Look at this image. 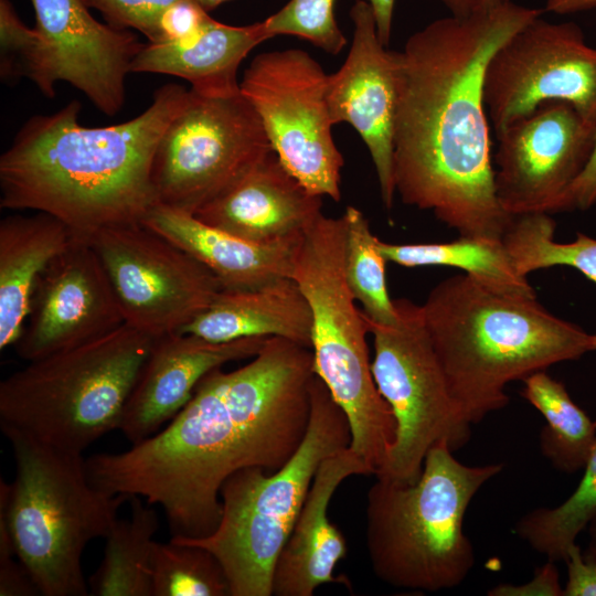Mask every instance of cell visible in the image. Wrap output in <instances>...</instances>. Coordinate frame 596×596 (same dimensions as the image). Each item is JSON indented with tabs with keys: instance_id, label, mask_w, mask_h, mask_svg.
I'll use <instances>...</instances> for the list:
<instances>
[{
	"instance_id": "8fae6325",
	"label": "cell",
	"mask_w": 596,
	"mask_h": 596,
	"mask_svg": "<svg viewBox=\"0 0 596 596\" xmlns=\"http://www.w3.org/2000/svg\"><path fill=\"white\" fill-rule=\"evenodd\" d=\"M270 151L259 117L241 92L204 96L190 89L155 153L157 203L194 214Z\"/></svg>"
},
{
	"instance_id": "d4e9b609",
	"label": "cell",
	"mask_w": 596,
	"mask_h": 596,
	"mask_svg": "<svg viewBox=\"0 0 596 596\" xmlns=\"http://www.w3.org/2000/svg\"><path fill=\"white\" fill-rule=\"evenodd\" d=\"M74 234L46 213L10 215L0 222V349L15 345L30 311L34 287Z\"/></svg>"
},
{
	"instance_id": "5bb4252c",
	"label": "cell",
	"mask_w": 596,
	"mask_h": 596,
	"mask_svg": "<svg viewBox=\"0 0 596 596\" xmlns=\"http://www.w3.org/2000/svg\"><path fill=\"white\" fill-rule=\"evenodd\" d=\"M483 98L497 136L549 102L568 103L596 125V49L577 24L552 23L540 15L491 56Z\"/></svg>"
},
{
	"instance_id": "83f0119b",
	"label": "cell",
	"mask_w": 596,
	"mask_h": 596,
	"mask_svg": "<svg viewBox=\"0 0 596 596\" xmlns=\"http://www.w3.org/2000/svg\"><path fill=\"white\" fill-rule=\"evenodd\" d=\"M521 395L545 418L542 454L552 466L572 473L584 468L596 441V422L571 398L565 385L543 371L526 376Z\"/></svg>"
},
{
	"instance_id": "4316f807",
	"label": "cell",
	"mask_w": 596,
	"mask_h": 596,
	"mask_svg": "<svg viewBox=\"0 0 596 596\" xmlns=\"http://www.w3.org/2000/svg\"><path fill=\"white\" fill-rule=\"evenodd\" d=\"M387 262L404 267L458 268L501 291L536 297L528 277L515 269L502 240L459 236L446 243L393 244L377 240Z\"/></svg>"
},
{
	"instance_id": "484cf974",
	"label": "cell",
	"mask_w": 596,
	"mask_h": 596,
	"mask_svg": "<svg viewBox=\"0 0 596 596\" xmlns=\"http://www.w3.org/2000/svg\"><path fill=\"white\" fill-rule=\"evenodd\" d=\"M131 513L117 519L105 538L103 560L88 579L94 596H152L151 554L158 514L141 497L129 498Z\"/></svg>"
},
{
	"instance_id": "4fadbf2b",
	"label": "cell",
	"mask_w": 596,
	"mask_h": 596,
	"mask_svg": "<svg viewBox=\"0 0 596 596\" xmlns=\"http://www.w3.org/2000/svg\"><path fill=\"white\" fill-rule=\"evenodd\" d=\"M87 241L106 269L125 324L155 338L180 332L223 290L209 268L142 223L106 227Z\"/></svg>"
},
{
	"instance_id": "cb8c5ba5",
	"label": "cell",
	"mask_w": 596,
	"mask_h": 596,
	"mask_svg": "<svg viewBox=\"0 0 596 596\" xmlns=\"http://www.w3.org/2000/svg\"><path fill=\"white\" fill-rule=\"evenodd\" d=\"M312 317L291 277L255 289L222 290L211 306L179 333L212 342L279 337L311 349Z\"/></svg>"
},
{
	"instance_id": "277c9868",
	"label": "cell",
	"mask_w": 596,
	"mask_h": 596,
	"mask_svg": "<svg viewBox=\"0 0 596 596\" xmlns=\"http://www.w3.org/2000/svg\"><path fill=\"white\" fill-rule=\"evenodd\" d=\"M421 307L450 393L471 424L508 405L509 383L590 351V334L536 297L467 274L439 281Z\"/></svg>"
},
{
	"instance_id": "60d3db41",
	"label": "cell",
	"mask_w": 596,
	"mask_h": 596,
	"mask_svg": "<svg viewBox=\"0 0 596 596\" xmlns=\"http://www.w3.org/2000/svg\"><path fill=\"white\" fill-rule=\"evenodd\" d=\"M370 4L375 19L377 34L384 45H389L392 32L395 0H364Z\"/></svg>"
},
{
	"instance_id": "d6a6232c",
	"label": "cell",
	"mask_w": 596,
	"mask_h": 596,
	"mask_svg": "<svg viewBox=\"0 0 596 596\" xmlns=\"http://www.w3.org/2000/svg\"><path fill=\"white\" fill-rule=\"evenodd\" d=\"M336 0H290L264 20L268 34L299 36L329 54H338L347 38L337 23Z\"/></svg>"
},
{
	"instance_id": "3957f363",
	"label": "cell",
	"mask_w": 596,
	"mask_h": 596,
	"mask_svg": "<svg viewBox=\"0 0 596 596\" xmlns=\"http://www.w3.org/2000/svg\"><path fill=\"white\" fill-rule=\"evenodd\" d=\"M189 96L183 86L167 84L139 116L105 127L82 126L77 100L31 117L0 157V206L46 213L85 240L141 223L157 204L158 143Z\"/></svg>"
},
{
	"instance_id": "d590c367",
	"label": "cell",
	"mask_w": 596,
	"mask_h": 596,
	"mask_svg": "<svg viewBox=\"0 0 596 596\" xmlns=\"http://www.w3.org/2000/svg\"><path fill=\"white\" fill-rule=\"evenodd\" d=\"M211 19L196 0H179L161 14L153 43L184 42L195 36Z\"/></svg>"
},
{
	"instance_id": "f35d334b",
	"label": "cell",
	"mask_w": 596,
	"mask_h": 596,
	"mask_svg": "<svg viewBox=\"0 0 596 596\" xmlns=\"http://www.w3.org/2000/svg\"><path fill=\"white\" fill-rule=\"evenodd\" d=\"M555 562L547 561L535 570L533 578L522 585L502 583L488 592L490 596H563Z\"/></svg>"
},
{
	"instance_id": "1f68e13d",
	"label": "cell",
	"mask_w": 596,
	"mask_h": 596,
	"mask_svg": "<svg viewBox=\"0 0 596 596\" xmlns=\"http://www.w3.org/2000/svg\"><path fill=\"white\" fill-rule=\"evenodd\" d=\"M152 596H231L226 574L207 550L170 539L153 543Z\"/></svg>"
},
{
	"instance_id": "ffe728a7",
	"label": "cell",
	"mask_w": 596,
	"mask_h": 596,
	"mask_svg": "<svg viewBox=\"0 0 596 596\" xmlns=\"http://www.w3.org/2000/svg\"><path fill=\"white\" fill-rule=\"evenodd\" d=\"M321 199L309 192L270 151L193 215L252 243L294 244L322 214Z\"/></svg>"
},
{
	"instance_id": "bcb514c9",
	"label": "cell",
	"mask_w": 596,
	"mask_h": 596,
	"mask_svg": "<svg viewBox=\"0 0 596 596\" xmlns=\"http://www.w3.org/2000/svg\"><path fill=\"white\" fill-rule=\"evenodd\" d=\"M590 351H596V333L590 334Z\"/></svg>"
},
{
	"instance_id": "30bf717a",
	"label": "cell",
	"mask_w": 596,
	"mask_h": 596,
	"mask_svg": "<svg viewBox=\"0 0 596 596\" xmlns=\"http://www.w3.org/2000/svg\"><path fill=\"white\" fill-rule=\"evenodd\" d=\"M394 304L398 316L394 324L375 323L363 315L373 336L372 374L396 423L394 443L375 477L412 483L434 445L460 449L470 439L472 424L450 393L422 307L406 298Z\"/></svg>"
},
{
	"instance_id": "d6986e66",
	"label": "cell",
	"mask_w": 596,
	"mask_h": 596,
	"mask_svg": "<svg viewBox=\"0 0 596 596\" xmlns=\"http://www.w3.org/2000/svg\"><path fill=\"white\" fill-rule=\"evenodd\" d=\"M267 339L212 342L179 332L157 338L127 401L119 430L131 445L155 435L188 404L203 376L228 362L252 359Z\"/></svg>"
},
{
	"instance_id": "ac0fdd59",
	"label": "cell",
	"mask_w": 596,
	"mask_h": 596,
	"mask_svg": "<svg viewBox=\"0 0 596 596\" xmlns=\"http://www.w3.org/2000/svg\"><path fill=\"white\" fill-rule=\"evenodd\" d=\"M350 18L354 25L350 51L341 67L328 75L329 113L333 125L348 123L362 138L376 171L382 201L391 210L396 194L393 171L395 52L381 42L368 2L356 0Z\"/></svg>"
},
{
	"instance_id": "8d00e7d4",
	"label": "cell",
	"mask_w": 596,
	"mask_h": 596,
	"mask_svg": "<svg viewBox=\"0 0 596 596\" xmlns=\"http://www.w3.org/2000/svg\"><path fill=\"white\" fill-rule=\"evenodd\" d=\"M0 595H40L31 575L15 554L7 523L2 517H0Z\"/></svg>"
},
{
	"instance_id": "f546056e",
	"label": "cell",
	"mask_w": 596,
	"mask_h": 596,
	"mask_svg": "<svg viewBox=\"0 0 596 596\" xmlns=\"http://www.w3.org/2000/svg\"><path fill=\"white\" fill-rule=\"evenodd\" d=\"M341 216L344 224L343 269L350 291L361 302L366 319L380 324L396 323L397 310L386 284L387 260L377 247L379 238L359 209L347 206Z\"/></svg>"
},
{
	"instance_id": "2e32d148",
	"label": "cell",
	"mask_w": 596,
	"mask_h": 596,
	"mask_svg": "<svg viewBox=\"0 0 596 596\" xmlns=\"http://www.w3.org/2000/svg\"><path fill=\"white\" fill-rule=\"evenodd\" d=\"M596 125L565 102H549L497 136L494 187L511 216L555 213L590 157Z\"/></svg>"
},
{
	"instance_id": "6da1fadb",
	"label": "cell",
	"mask_w": 596,
	"mask_h": 596,
	"mask_svg": "<svg viewBox=\"0 0 596 596\" xmlns=\"http://www.w3.org/2000/svg\"><path fill=\"white\" fill-rule=\"evenodd\" d=\"M311 349L269 337L249 362L216 368L168 425L118 454L86 459L94 486L160 505L172 536L203 538L222 515L220 491L236 471L281 468L308 429Z\"/></svg>"
},
{
	"instance_id": "4dcf8cb0",
	"label": "cell",
	"mask_w": 596,
	"mask_h": 596,
	"mask_svg": "<svg viewBox=\"0 0 596 596\" xmlns=\"http://www.w3.org/2000/svg\"><path fill=\"white\" fill-rule=\"evenodd\" d=\"M574 492L555 508H540L523 515L515 532L549 561H565L577 535L596 518V441Z\"/></svg>"
},
{
	"instance_id": "74e56055",
	"label": "cell",
	"mask_w": 596,
	"mask_h": 596,
	"mask_svg": "<svg viewBox=\"0 0 596 596\" xmlns=\"http://www.w3.org/2000/svg\"><path fill=\"white\" fill-rule=\"evenodd\" d=\"M567 583L563 596H596V556H584L581 547L574 543L567 551Z\"/></svg>"
},
{
	"instance_id": "7c38bea8",
	"label": "cell",
	"mask_w": 596,
	"mask_h": 596,
	"mask_svg": "<svg viewBox=\"0 0 596 596\" xmlns=\"http://www.w3.org/2000/svg\"><path fill=\"white\" fill-rule=\"evenodd\" d=\"M327 81L308 52L285 49L256 55L240 89L284 167L309 192L338 202L344 161L331 131Z\"/></svg>"
},
{
	"instance_id": "f6af8a7d",
	"label": "cell",
	"mask_w": 596,
	"mask_h": 596,
	"mask_svg": "<svg viewBox=\"0 0 596 596\" xmlns=\"http://www.w3.org/2000/svg\"><path fill=\"white\" fill-rule=\"evenodd\" d=\"M592 523V543L588 549V553L596 556V518L590 522Z\"/></svg>"
},
{
	"instance_id": "7bdbcfd3",
	"label": "cell",
	"mask_w": 596,
	"mask_h": 596,
	"mask_svg": "<svg viewBox=\"0 0 596 596\" xmlns=\"http://www.w3.org/2000/svg\"><path fill=\"white\" fill-rule=\"evenodd\" d=\"M596 8V0H546L545 11L555 14H571Z\"/></svg>"
},
{
	"instance_id": "7a4b0ae2",
	"label": "cell",
	"mask_w": 596,
	"mask_h": 596,
	"mask_svg": "<svg viewBox=\"0 0 596 596\" xmlns=\"http://www.w3.org/2000/svg\"><path fill=\"white\" fill-rule=\"evenodd\" d=\"M543 10L511 0L437 19L395 52V192L459 236L502 240L513 216L494 187L483 77L494 52Z\"/></svg>"
},
{
	"instance_id": "8992f818",
	"label": "cell",
	"mask_w": 596,
	"mask_h": 596,
	"mask_svg": "<svg viewBox=\"0 0 596 596\" xmlns=\"http://www.w3.org/2000/svg\"><path fill=\"white\" fill-rule=\"evenodd\" d=\"M0 427L15 461L14 480L0 482V517L17 556L40 595H88L84 550L108 535L129 498L94 486L82 454L52 447L11 426Z\"/></svg>"
},
{
	"instance_id": "836d02e7",
	"label": "cell",
	"mask_w": 596,
	"mask_h": 596,
	"mask_svg": "<svg viewBox=\"0 0 596 596\" xmlns=\"http://www.w3.org/2000/svg\"><path fill=\"white\" fill-rule=\"evenodd\" d=\"M179 0H84L102 12L107 23L118 29H135L153 43L163 11Z\"/></svg>"
},
{
	"instance_id": "e575fe53",
	"label": "cell",
	"mask_w": 596,
	"mask_h": 596,
	"mask_svg": "<svg viewBox=\"0 0 596 596\" xmlns=\"http://www.w3.org/2000/svg\"><path fill=\"white\" fill-rule=\"evenodd\" d=\"M38 43V32L17 15L10 0H0L1 75L24 74L29 56Z\"/></svg>"
},
{
	"instance_id": "7402d4cb",
	"label": "cell",
	"mask_w": 596,
	"mask_h": 596,
	"mask_svg": "<svg viewBox=\"0 0 596 596\" xmlns=\"http://www.w3.org/2000/svg\"><path fill=\"white\" fill-rule=\"evenodd\" d=\"M209 268L224 290H247L290 277L297 243L262 245L160 203L141 222Z\"/></svg>"
},
{
	"instance_id": "f1b7e54d",
	"label": "cell",
	"mask_w": 596,
	"mask_h": 596,
	"mask_svg": "<svg viewBox=\"0 0 596 596\" xmlns=\"http://www.w3.org/2000/svg\"><path fill=\"white\" fill-rule=\"evenodd\" d=\"M555 221L547 213L513 216L502 242L522 276L553 266H568L596 284V240L577 233L576 240H554Z\"/></svg>"
},
{
	"instance_id": "44dd1931",
	"label": "cell",
	"mask_w": 596,
	"mask_h": 596,
	"mask_svg": "<svg viewBox=\"0 0 596 596\" xmlns=\"http://www.w3.org/2000/svg\"><path fill=\"white\" fill-rule=\"evenodd\" d=\"M356 475L373 472L350 446L320 464L275 563L273 595L312 596L324 584H341L351 588L347 577L334 573L337 564L347 555V543L341 531L330 521L328 508L342 481Z\"/></svg>"
},
{
	"instance_id": "ee69618b",
	"label": "cell",
	"mask_w": 596,
	"mask_h": 596,
	"mask_svg": "<svg viewBox=\"0 0 596 596\" xmlns=\"http://www.w3.org/2000/svg\"><path fill=\"white\" fill-rule=\"evenodd\" d=\"M207 12L228 0H196Z\"/></svg>"
},
{
	"instance_id": "5b68a950",
	"label": "cell",
	"mask_w": 596,
	"mask_h": 596,
	"mask_svg": "<svg viewBox=\"0 0 596 596\" xmlns=\"http://www.w3.org/2000/svg\"><path fill=\"white\" fill-rule=\"evenodd\" d=\"M502 464L468 466L446 443L427 453L412 483L376 477L366 496L365 542L373 573L400 588L438 592L460 585L475 565L464 518Z\"/></svg>"
},
{
	"instance_id": "ba28073f",
	"label": "cell",
	"mask_w": 596,
	"mask_h": 596,
	"mask_svg": "<svg viewBox=\"0 0 596 596\" xmlns=\"http://www.w3.org/2000/svg\"><path fill=\"white\" fill-rule=\"evenodd\" d=\"M156 339L123 324L94 341L31 361L0 383V425L83 454L119 429Z\"/></svg>"
},
{
	"instance_id": "e0dca14e",
	"label": "cell",
	"mask_w": 596,
	"mask_h": 596,
	"mask_svg": "<svg viewBox=\"0 0 596 596\" xmlns=\"http://www.w3.org/2000/svg\"><path fill=\"white\" fill-rule=\"evenodd\" d=\"M123 324L99 256L87 240L73 236L38 279L15 350L31 362L94 341Z\"/></svg>"
},
{
	"instance_id": "52a82bcc",
	"label": "cell",
	"mask_w": 596,
	"mask_h": 596,
	"mask_svg": "<svg viewBox=\"0 0 596 596\" xmlns=\"http://www.w3.org/2000/svg\"><path fill=\"white\" fill-rule=\"evenodd\" d=\"M307 433L292 457L278 470L244 468L223 483L222 515L203 538L171 536L201 546L222 565L231 596H272L273 573L304 505L320 464L351 443L342 408L326 384L312 379Z\"/></svg>"
},
{
	"instance_id": "9c48e42d",
	"label": "cell",
	"mask_w": 596,
	"mask_h": 596,
	"mask_svg": "<svg viewBox=\"0 0 596 596\" xmlns=\"http://www.w3.org/2000/svg\"><path fill=\"white\" fill-rule=\"evenodd\" d=\"M343 242L342 216L320 214L294 249L290 277L311 310L315 374L345 413L350 448L375 476L394 443L396 423L372 374L369 329L344 277Z\"/></svg>"
},
{
	"instance_id": "ab89813d",
	"label": "cell",
	"mask_w": 596,
	"mask_h": 596,
	"mask_svg": "<svg viewBox=\"0 0 596 596\" xmlns=\"http://www.w3.org/2000/svg\"><path fill=\"white\" fill-rule=\"evenodd\" d=\"M596 204V134L594 147L582 173L560 199L556 211H586Z\"/></svg>"
},
{
	"instance_id": "b9f144b4",
	"label": "cell",
	"mask_w": 596,
	"mask_h": 596,
	"mask_svg": "<svg viewBox=\"0 0 596 596\" xmlns=\"http://www.w3.org/2000/svg\"><path fill=\"white\" fill-rule=\"evenodd\" d=\"M455 17H469L496 9L509 0H439Z\"/></svg>"
},
{
	"instance_id": "9a60e30c",
	"label": "cell",
	"mask_w": 596,
	"mask_h": 596,
	"mask_svg": "<svg viewBox=\"0 0 596 596\" xmlns=\"http://www.w3.org/2000/svg\"><path fill=\"white\" fill-rule=\"evenodd\" d=\"M30 1L38 43L24 75L46 97L55 95V83L66 82L104 114H117L125 102V78L145 44L125 29L98 22L84 0Z\"/></svg>"
},
{
	"instance_id": "603a6c76",
	"label": "cell",
	"mask_w": 596,
	"mask_h": 596,
	"mask_svg": "<svg viewBox=\"0 0 596 596\" xmlns=\"http://www.w3.org/2000/svg\"><path fill=\"white\" fill-rule=\"evenodd\" d=\"M272 39L264 21L245 26L214 19L193 38L179 43H147L131 64V72L168 74L184 78L204 96L238 94L237 71L258 44Z\"/></svg>"
}]
</instances>
